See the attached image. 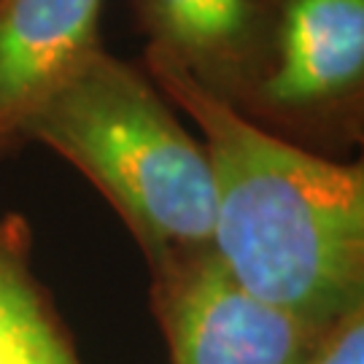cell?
Masks as SVG:
<instances>
[{"instance_id": "cell-3", "label": "cell", "mask_w": 364, "mask_h": 364, "mask_svg": "<svg viewBox=\"0 0 364 364\" xmlns=\"http://www.w3.org/2000/svg\"><path fill=\"white\" fill-rule=\"evenodd\" d=\"M221 100L289 144L348 154L364 138V0H254Z\"/></svg>"}, {"instance_id": "cell-7", "label": "cell", "mask_w": 364, "mask_h": 364, "mask_svg": "<svg viewBox=\"0 0 364 364\" xmlns=\"http://www.w3.org/2000/svg\"><path fill=\"white\" fill-rule=\"evenodd\" d=\"M0 364H84L33 270V230L0 213Z\"/></svg>"}, {"instance_id": "cell-5", "label": "cell", "mask_w": 364, "mask_h": 364, "mask_svg": "<svg viewBox=\"0 0 364 364\" xmlns=\"http://www.w3.org/2000/svg\"><path fill=\"white\" fill-rule=\"evenodd\" d=\"M105 0H0V165L30 124L103 52Z\"/></svg>"}, {"instance_id": "cell-8", "label": "cell", "mask_w": 364, "mask_h": 364, "mask_svg": "<svg viewBox=\"0 0 364 364\" xmlns=\"http://www.w3.org/2000/svg\"><path fill=\"white\" fill-rule=\"evenodd\" d=\"M305 364H364V305L340 316L316 343Z\"/></svg>"}, {"instance_id": "cell-6", "label": "cell", "mask_w": 364, "mask_h": 364, "mask_svg": "<svg viewBox=\"0 0 364 364\" xmlns=\"http://www.w3.org/2000/svg\"><path fill=\"white\" fill-rule=\"evenodd\" d=\"M146 52L178 65L203 90L227 97L246 49L254 0H130Z\"/></svg>"}, {"instance_id": "cell-2", "label": "cell", "mask_w": 364, "mask_h": 364, "mask_svg": "<svg viewBox=\"0 0 364 364\" xmlns=\"http://www.w3.org/2000/svg\"><path fill=\"white\" fill-rule=\"evenodd\" d=\"M108 200L149 273L213 248V178L203 141L183 127L146 68L100 52L30 124Z\"/></svg>"}, {"instance_id": "cell-4", "label": "cell", "mask_w": 364, "mask_h": 364, "mask_svg": "<svg viewBox=\"0 0 364 364\" xmlns=\"http://www.w3.org/2000/svg\"><path fill=\"white\" fill-rule=\"evenodd\" d=\"M151 311L170 364H305L329 329L254 294L213 248L151 270Z\"/></svg>"}, {"instance_id": "cell-1", "label": "cell", "mask_w": 364, "mask_h": 364, "mask_svg": "<svg viewBox=\"0 0 364 364\" xmlns=\"http://www.w3.org/2000/svg\"><path fill=\"white\" fill-rule=\"evenodd\" d=\"M146 73L203 132L213 178V251L254 294L332 326L364 305V165L262 130L178 65Z\"/></svg>"}]
</instances>
